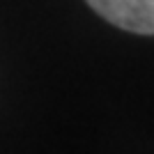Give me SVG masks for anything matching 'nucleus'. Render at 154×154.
<instances>
[{
	"label": "nucleus",
	"instance_id": "f257e3e1",
	"mask_svg": "<svg viewBox=\"0 0 154 154\" xmlns=\"http://www.w3.org/2000/svg\"><path fill=\"white\" fill-rule=\"evenodd\" d=\"M101 19L136 35H154V0H85Z\"/></svg>",
	"mask_w": 154,
	"mask_h": 154
}]
</instances>
